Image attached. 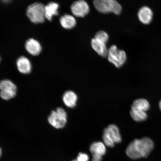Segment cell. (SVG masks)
<instances>
[{
	"label": "cell",
	"mask_w": 161,
	"mask_h": 161,
	"mask_svg": "<svg viewBox=\"0 0 161 161\" xmlns=\"http://www.w3.org/2000/svg\"><path fill=\"white\" fill-rule=\"evenodd\" d=\"M154 147V143L150 138L136 139L129 144L126 153L128 157L134 160L146 158L153 150Z\"/></svg>",
	"instance_id": "obj_1"
},
{
	"label": "cell",
	"mask_w": 161,
	"mask_h": 161,
	"mask_svg": "<svg viewBox=\"0 0 161 161\" xmlns=\"http://www.w3.org/2000/svg\"><path fill=\"white\" fill-rule=\"evenodd\" d=\"M93 4L97 10L101 13H114L119 15L121 13V6L116 0H94Z\"/></svg>",
	"instance_id": "obj_2"
},
{
	"label": "cell",
	"mask_w": 161,
	"mask_h": 161,
	"mask_svg": "<svg viewBox=\"0 0 161 161\" xmlns=\"http://www.w3.org/2000/svg\"><path fill=\"white\" fill-rule=\"evenodd\" d=\"M103 139L104 143L109 147H113L116 143L121 142V136L118 127L115 125L111 124L104 130Z\"/></svg>",
	"instance_id": "obj_3"
},
{
	"label": "cell",
	"mask_w": 161,
	"mask_h": 161,
	"mask_svg": "<svg viewBox=\"0 0 161 161\" xmlns=\"http://www.w3.org/2000/svg\"><path fill=\"white\" fill-rule=\"evenodd\" d=\"M27 17L32 23H42L45 19V6L40 3H35L30 5L27 11Z\"/></svg>",
	"instance_id": "obj_4"
},
{
	"label": "cell",
	"mask_w": 161,
	"mask_h": 161,
	"mask_svg": "<svg viewBox=\"0 0 161 161\" xmlns=\"http://www.w3.org/2000/svg\"><path fill=\"white\" fill-rule=\"evenodd\" d=\"M67 115L65 110L61 108L53 110L48 118L51 125L57 129L63 128L67 122Z\"/></svg>",
	"instance_id": "obj_5"
},
{
	"label": "cell",
	"mask_w": 161,
	"mask_h": 161,
	"mask_svg": "<svg viewBox=\"0 0 161 161\" xmlns=\"http://www.w3.org/2000/svg\"><path fill=\"white\" fill-rule=\"evenodd\" d=\"M108 60L116 67L119 68L124 65L126 60V55L124 50H118L115 45L108 49Z\"/></svg>",
	"instance_id": "obj_6"
},
{
	"label": "cell",
	"mask_w": 161,
	"mask_h": 161,
	"mask_svg": "<svg viewBox=\"0 0 161 161\" xmlns=\"http://www.w3.org/2000/svg\"><path fill=\"white\" fill-rule=\"evenodd\" d=\"M17 87L9 80H4L0 82V96L3 99L9 100L14 98L17 92Z\"/></svg>",
	"instance_id": "obj_7"
},
{
	"label": "cell",
	"mask_w": 161,
	"mask_h": 161,
	"mask_svg": "<svg viewBox=\"0 0 161 161\" xmlns=\"http://www.w3.org/2000/svg\"><path fill=\"white\" fill-rule=\"evenodd\" d=\"M72 14L78 17H84L90 12V7L84 0H78L74 2L70 7Z\"/></svg>",
	"instance_id": "obj_8"
},
{
	"label": "cell",
	"mask_w": 161,
	"mask_h": 161,
	"mask_svg": "<svg viewBox=\"0 0 161 161\" xmlns=\"http://www.w3.org/2000/svg\"><path fill=\"white\" fill-rule=\"evenodd\" d=\"M90 150L92 157V161H101L102 156L106 153L105 144L101 142H95L90 146Z\"/></svg>",
	"instance_id": "obj_9"
},
{
	"label": "cell",
	"mask_w": 161,
	"mask_h": 161,
	"mask_svg": "<svg viewBox=\"0 0 161 161\" xmlns=\"http://www.w3.org/2000/svg\"><path fill=\"white\" fill-rule=\"evenodd\" d=\"M25 47L29 53L33 56L39 55L42 51L41 45L37 40L30 39L26 42Z\"/></svg>",
	"instance_id": "obj_10"
},
{
	"label": "cell",
	"mask_w": 161,
	"mask_h": 161,
	"mask_svg": "<svg viewBox=\"0 0 161 161\" xmlns=\"http://www.w3.org/2000/svg\"><path fill=\"white\" fill-rule=\"evenodd\" d=\"M91 45L92 49L98 55L103 58L108 56V50L107 48L106 44L94 38L92 40Z\"/></svg>",
	"instance_id": "obj_11"
},
{
	"label": "cell",
	"mask_w": 161,
	"mask_h": 161,
	"mask_svg": "<svg viewBox=\"0 0 161 161\" xmlns=\"http://www.w3.org/2000/svg\"><path fill=\"white\" fill-rule=\"evenodd\" d=\"M17 66L18 70L22 74H28L31 71V64L29 59L25 56H21L18 59Z\"/></svg>",
	"instance_id": "obj_12"
},
{
	"label": "cell",
	"mask_w": 161,
	"mask_h": 161,
	"mask_svg": "<svg viewBox=\"0 0 161 161\" xmlns=\"http://www.w3.org/2000/svg\"><path fill=\"white\" fill-rule=\"evenodd\" d=\"M153 17V12L149 8L143 7L138 12V17L140 21L145 25L149 24L152 21Z\"/></svg>",
	"instance_id": "obj_13"
},
{
	"label": "cell",
	"mask_w": 161,
	"mask_h": 161,
	"mask_svg": "<svg viewBox=\"0 0 161 161\" xmlns=\"http://www.w3.org/2000/svg\"><path fill=\"white\" fill-rule=\"evenodd\" d=\"M62 99L66 106L69 108H74L76 105L78 97L75 92L72 91H68L64 94Z\"/></svg>",
	"instance_id": "obj_14"
},
{
	"label": "cell",
	"mask_w": 161,
	"mask_h": 161,
	"mask_svg": "<svg viewBox=\"0 0 161 161\" xmlns=\"http://www.w3.org/2000/svg\"><path fill=\"white\" fill-rule=\"evenodd\" d=\"M59 4L51 2L45 6V17L49 21H51L54 16L58 15Z\"/></svg>",
	"instance_id": "obj_15"
},
{
	"label": "cell",
	"mask_w": 161,
	"mask_h": 161,
	"mask_svg": "<svg viewBox=\"0 0 161 161\" xmlns=\"http://www.w3.org/2000/svg\"><path fill=\"white\" fill-rule=\"evenodd\" d=\"M60 22L62 27L66 29H70L75 27L76 20L73 16L66 14L60 18Z\"/></svg>",
	"instance_id": "obj_16"
},
{
	"label": "cell",
	"mask_w": 161,
	"mask_h": 161,
	"mask_svg": "<svg viewBox=\"0 0 161 161\" xmlns=\"http://www.w3.org/2000/svg\"><path fill=\"white\" fill-rule=\"evenodd\" d=\"M130 114L132 119L136 122L143 121L148 117L146 112L132 107L131 108Z\"/></svg>",
	"instance_id": "obj_17"
},
{
	"label": "cell",
	"mask_w": 161,
	"mask_h": 161,
	"mask_svg": "<svg viewBox=\"0 0 161 161\" xmlns=\"http://www.w3.org/2000/svg\"><path fill=\"white\" fill-rule=\"evenodd\" d=\"M131 107L146 112L149 109L150 104L147 100L144 98H139L134 101Z\"/></svg>",
	"instance_id": "obj_18"
},
{
	"label": "cell",
	"mask_w": 161,
	"mask_h": 161,
	"mask_svg": "<svg viewBox=\"0 0 161 161\" xmlns=\"http://www.w3.org/2000/svg\"><path fill=\"white\" fill-rule=\"evenodd\" d=\"M94 38L100 42L106 44L108 41L109 37H108V34L106 32L101 31L96 33Z\"/></svg>",
	"instance_id": "obj_19"
},
{
	"label": "cell",
	"mask_w": 161,
	"mask_h": 161,
	"mask_svg": "<svg viewBox=\"0 0 161 161\" xmlns=\"http://www.w3.org/2000/svg\"><path fill=\"white\" fill-rule=\"evenodd\" d=\"M77 161H88L89 156L85 153H80L76 158Z\"/></svg>",
	"instance_id": "obj_20"
},
{
	"label": "cell",
	"mask_w": 161,
	"mask_h": 161,
	"mask_svg": "<svg viewBox=\"0 0 161 161\" xmlns=\"http://www.w3.org/2000/svg\"><path fill=\"white\" fill-rule=\"evenodd\" d=\"M4 3H8L11 0H2Z\"/></svg>",
	"instance_id": "obj_21"
},
{
	"label": "cell",
	"mask_w": 161,
	"mask_h": 161,
	"mask_svg": "<svg viewBox=\"0 0 161 161\" xmlns=\"http://www.w3.org/2000/svg\"><path fill=\"white\" fill-rule=\"evenodd\" d=\"M159 108H160V109L161 111V100H160V101L159 102Z\"/></svg>",
	"instance_id": "obj_22"
},
{
	"label": "cell",
	"mask_w": 161,
	"mask_h": 161,
	"mask_svg": "<svg viewBox=\"0 0 161 161\" xmlns=\"http://www.w3.org/2000/svg\"><path fill=\"white\" fill-rule=\"evenodd\" d=\"M2 154V150L1 148H0V158H1V156Z\"/></svg>",
	"instance_id": "obj_23"
},
{
	"label": "cell",
	"mask_w": 161,
	"mask_h": 161,
	"mask_svg": "<svg viewBox=\"0 0 161 161\" xmlns=\"http://www.w3.org/2000/svg\"><path fill=\"white\" fill-rule=\"evenodd\" d=\"M72 161H77V160L75 159V160H72Z\"/></svg>",
	"instance_id": "obj_24"
},
{
	"label": "cell",
	"mask_w": 161,
	"mask_h": 161,
	"mask_svg": "<svg viewBox=\"0 0 161 161\" xmlns=\"http://www.w3.org/2000/svg\"><path fill=\"white\" fill-rule=\"evenodd\" d=\"M0 61H1V58H0Z\"/></svg>",
	"instance_id": "obj_25"
}]
</instances>
